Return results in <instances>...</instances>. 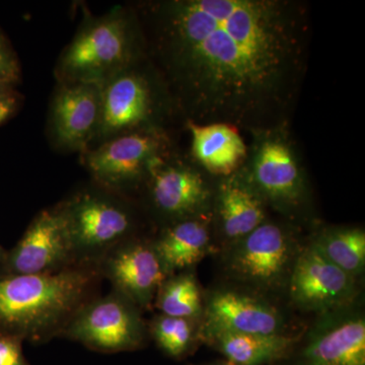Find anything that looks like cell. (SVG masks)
<instances>
[{"instance_id": "3957f363", "label": "cell", "mask_w": 365, "mask_h": 365, "mask_svg": "<svg viewBox=\"0 0 365 365\" xmlns=\"http://www.w3.org/2000/svg\"><path fill=\"white\" fill-rule=\"evenodd\" d=\"M143 40L133 14L124 9L86 21L60 56L56 67L59 83L102 86L140 61Z\"/></svg>"}, {"instance_id": "ac0fdd59", "label": "cell", "mask_w": 365, "mask_h": 365, "mask_svg": "<svg viewBox=\"0 0 365 365\" xmlns=\"http://www.w3.org/2000/svg\"><path fill=\"white\" fill-rule=\"evenodd\" d=\"M218 208L223 230L230 239H242L265 220L260 194L248 176L234 175L222 182Z\"/></svg>"}, {"instance_id": "8992f818", "label": "cell", "mask_w": 365, "mask_h": 365, "mask_svg": "<svg viewBox=\"0 0 365 365\" xmlns=\"http://www.w3.org/2000/svg\"><path fill=\"white\" fill-rule=\"evenodd\" d=\"M139 307L112 289L86 304L67 326L61 337L102 352L133 350L143 344L145 328Z\"/></svg>"}, {"instance_id": "4316f807", "label": "cell", "mask_w": 365, "mask_h": 365, "mask_svg": "<svg viewBox=\"0 0 365 365\" xmlns=\"http://www.w3.org/2000/svg\"><path fill=\"white\" fill-rule=\"evenodd\" d=\"M14 86L6 85V83H0V98L9 97L14 95Z\"/></svg>"}, {"instance_id": "2e32d148", "label": "cell", "mask_w": 365, "mask_h": 365, "mask_svg": "<svg viewBox=\"0 0 365 365\" xmlns=\"http://www.w3.org/2000/svg\"><path fill=\"white\" fill-rule=\"evenodd\" d=\"M208 316L212 330L275 335L280 334L279 314L260 300L232 292H217L211 297Z\"/></svg>"}, {"instance_id": "484cf974", "label": "cell", "mask_w": 365, "mask_h": 365, "mask_svg": "<svg viewBox=\"0 0 365 365\" xmlns=\"http://www.w3.org/2000/svg\"><path fill=\"white\" fill-rule=\"evenodd\" d=\"M18 102L16 95L0 98V125L4 124L6 120L13 116L18 109Z\"/></svg>"}, {"instance_id": "cb8c5ba5", "label": "cell", "mask_w": 365, "mask_h": 365, "mask_svg": "<svg viewBox=\"0 0 365 365\" xmlns=\"http://www.w3.org/2000/svg\"><path fill=\"white\" fill-rule=\"evenodd\" d=\"M21 78V66L13 48L0 32V83L14 86Z\"/></svg>"}, {"instance_id": "7c38bea8", "label": "cell", "mask_w": 365, "mask_h": 365, "mask_svg": "<svg viewBox=\"0 0 365 365\" xmlns=\"http://www.w3.org/2000/svg\"><path fill=\"white\" fill-rule=\"evenodd\" d=\"M150 202L173 223L195 218L209 198L202 175L185 163L170 162L167 155L150 170L145 181Z\"/></svg>"}, {"instance_id": "44dd1931", "label": "cell", "mask_w": 365, "mask_h": 365, "mask_svg": "<svg viewBox=\"0 0 365 365\" xmlns=\"http://www.w3.org/2000/svg\"><path fill=\"white\" fill-rule=\"evenodd\" d=\"M314 246L322 255L341 269L343 272L354 278L359 275L365 264V234L364 230H334L319 235Z\"/></svg>"}, {"instance_id": "83f0119b", "label": "cell", "mask_w": 365, "mask_h": 365, "mask_svg": "<svg viewBox=\"0 0 365 365\" xmlns=\"http://www.w3.org/2000/svg\"><path fill=\"white\" fill-rule=\"evenodd\" d=\"M6 250L0 245V267H1L2 264H4V259H6Z\"/></svg>"}, {"instance_id": "d6986e66", "label": "cell", "mask_w": 365, "mask_h": 365, "mask_svg": "<svg viewBox=\"0 0 365 365\" xmlns=\"http://www.w3.org/2000/svg\"><path fill=\"white\" fill-rule=\"evenodd\" d=\"M208 244V230L197 218L173 223L153 242L168 276L193 266L202 258Z\"/></svg>"}, {"instance_id": "7402d4cb", "label": "cell", "mask_w": 365, "mask_h": 365, "mask_svg": "<svg viewBox=\"0 0 365 365\" xmlns=\"http://www.w3.org/2000/svg\"><path fill=\"white\" fill-rule=\"evenodd\" d=\"M155 307L165 316L193 319L201 309V294L190 274L170 275L155 295Z\"/></svg>"}, {"instance_id": "5bb4252c", "label": "cell", "mask_w": 365, "mask_h": 365, "mask_svg": "<svg viewBox=\"0 0 365 365\" xmlns=\"http://www.w3.org/2000/svg\"><path fill=\"white\" fill-rule=\"evenodd\" d=\"M272 132H266L255 150L249 180L271 200L294 204L304 192L302 172L288 143Z\"/></svg>"}, {"instance_id": "ba28073f", "label": "cell", "mask_w": 365, "mask_h": 365, "mask_svg": "<svg viewBox=\"0 0 365 365\" xmlns=\"http://www.w3.org/2000/svg\"><path fill=\"white\" fill-rule=\"evenodd\" d=\"M76 265L58 206L34 217L23 237L6 252L0 275H36L59 272Z\"/></svg>"}, {"instance_id": "e0dca14e", "label": "cell", "mask_w": 365, "mask_h": 365, "mask_svg": "<svg viewBox=\"0 0 365 365\" xmlns=\"http://www.w3.org/2000/svg\"><path fill=\"white\" fill-rule=\"evenodd\" d=\"M192 155L204 169L215 175L234 174L247 158V145L239 129L225 123L187 121Z\"/></svg>"}, {"instance_id": "4fadbf2b", "label": "cell", "mask_w": 365, "mask_h": 365, "mask_svg": "<svg viewBox=\"0 0 365 365\" xmlns=\"http://www.w3.org/2000/svg\"><path fill=\"white\" fill-rule=\"evenodd\" d=\"M241 240L232 257V270L242 279L259 287L277 284L284 277L292 256L284 230L263 222Z\"/></svg>"}, {"instance_id": "30bf717a", "label": "cell", "mask_w": 365, "mask_h": 365, "mask_svg": "<svg viewBox=\"0 0 365 365\" xmlns=\"http://www.w3.org/2000/svg\"><path fill=\"white\" fill-rule=\"evenodd\" d=\"M101 109L100 86L59 83L50 108L49 133L53 144L61 150L85 153L97 136Z\"/></svg>"}, {"instance_id": "52a82bcc", "label": "cell", "mask_w": 365, "mask_h": 365, "mask_svg": "<svg viewBox=\"0 0 365 365\" xmlns=\"http://www.w3.org/2000/svg\"><path fill=\"white\" fill-rule=\"evenodd\" d=\"M157 86L135 63L101 86L100 125L91 148L113 137L153 128L158 109Z\"/></svg>"}, {"instance_id": "d4e9b609", "label": "cell", "mask_w": 365, "mask_h": 365, "mask_svg": "<svg viewBox=\"0 0 365 365\" xmlns=\"http://www.w3.org/2000/svg\"><path fill=\"white\" fill-rule=\"evenodd\" d=\"M21 343L20 338L0 334V365H30L24 356Z\"/></svg>"}, {"instance_id": "9a60e30c", "label": "cell", "mask_w": 365, "mask_h": 365, "mask_svg": "<svg viewBox=\"0 0 365 365\" xmlns=\"http://www.w3.org/2000/svg\"><path fill=\"white\" fill-rule=\"evenodd\" d=\"M306 365H365V323L342 314L319 324L304 352Z\"/></svg>"}, {"instance_id": "9c48e42d", "label": "cell", "mask_w": 365, "mask_h": 365, "mask_svg": "<svg viewBox=\"0 0 365 365\" xmlns=\"http://www.w3.org/2000/svg\"><path fill=\"white\" fill-rule=\"evenodd\" d=\"M98 269L111 282L113 290L130 299L139 309H146L155 299L167 272L153 242L132 237L112 249Z\"/></svg>"}, {"instance_id": "7a4b0ae2", "label": "cell", "mask_w": 365, "mask_h": 365, "mask_svg": "<svg viewBox=\"0 0 365 365\" xmlns=\"http://www.w3.org/2000/svg\"><path fill=\"white\" fill-rule=\"evenodd\" d=\"M103 279L93 265L0 275V334L36 343L61 337L76 314L98 297Z\"/></svg>"}, {"instance_id": "5b68a950", "label": "cell", "mask_w": 365, "mask_h": 365, "mask_svg": "<svg viewBox=\"0 0 365 365\" xmlns=\"http://www.w3.org/2000/svg\"><path fill=\"white\" fill-rule=\"evenodd\" d=\"M165 150L167 139L153 127L113 137L81 153V158L96 185L127 198L145 182Z\"/></svg>"}, {"instance_id": "8fae6325", "label": "cell", "mask_w": 365, "mask_h": 365, "mask_svg": "<svg viewBox=\"0 0 365 365\" xmlns=\"http://www.w3.org/2000/svg\"><path fill=\"white\" fill-rule=\"evenodd\" d=\"M290 294L309 311H332L353 295V278L327 260L314 245L297 259L290 275Z\"/></svg>"}, {"instance_id": "ffe728a7", "label": "cell", "mask_w": 365, "mask_h": 365, "mask_svg": "<svg viewBox=\"0 0 365 365\" xmlns=\"http://www.w3.org/2000/svg\"><path fill=\"white\" fill-rule=\"evenodd\" d=\"M217 345L232 364L262 365L287 354L292 347V338L275 335H255L213 330Z\"/></svg>"}, {"instance_id": "277c9868", "label": "cell", "mask_w": 365, "mask_h": 365, "mask_svg": "<svg viewBox=\"0 0 365 365\" xmlns=\"http://www.w3.org/2000/svg\"><path fill=\"white\" fill-rule=\"evenodd\" d=\"M57 206L76 265L98 266L118 245L137 237L128 199L98 185L78 190Z\"/></svg>"}, {"instance_id": "6da1fadb", "label": "cell", "mask_w": 365, "mask_h": 365, "mask_svg": "<svg viewBox=\"0 0 365 365\" xmlns=\"http://www.w3.org/2000/svg\"><path fill=\"white\" fill-rule=\"evenodd\" d=\"M151 49L187 121L280 130L307 63L304 4L289 0H170L150 11Z\"/></svg>"}, {"instance_id": "603a6c76", "label": "cell", "mask_w": 365, "mask_h": 365, "mask_svg": "<svg viewBox=\"0 0 365 365\" xmlns=\"http://www.w3.org/2000/svg\"><path fill=\"white\" fill-rule=\"evenodd\" d=\"M191 322L189 319L160 314L151 323V334L163 351L170 356H181L189 349L193 340L194 328Z\"/></svg>"}]
</instances>
